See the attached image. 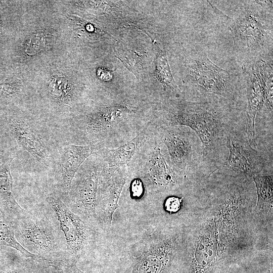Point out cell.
Returning <instances> with one entry per match:
<instances>
[{"label": "cell", "instance_id": "24", "mask_svg": "<svg viewBox=\"0 0 273 273\" xmlns=\"http://www.w3.org/2000/svg\"><path fill=\"white\" fill-rule=\"evenodd\" d=\"M183 197L172 196L167 198L164 202L165 210L170 214L177 212L181 207Z\"/></svg>", "mask_w": 273, "mask_h": 273}, {"label": "cell", "instance_id": "2", "mask_svg": "<svg viewBox=\"0 0 273 273\" xmlns=\"http://www.w3.org/2000/svg\"><path fill=\"white\" fill-rule=\"evenodd\" d=\"M239 185L229 188L215 211L198 232L185 264V273H217L237 232L240 209L246 196Z\"/></svg>", "mask_w": 273, "mask_h": 273}, {"label": "cell", "instance_id": "19", "mask_svg": "<svg viewBox=\"0 0 273 273\" xmlns=\"http://www.w3.org/2000/svg\"><path fill=\"white\" fill-rule=\"evenodd\" d=\"M156 77L161 85L164 96L179 98L181 92L172 77L165 53H159L156 64Z\"/></svg>", "mask_w": 273, "mask_h": 273}, {"label": "cell", "instance_id": "16", "mask_svg": "<svg viewBox=\"0 0 273 273\" xmlns=\"http://www.w3.org/2000/svg\"><path fill=\"white\" fill-rule=\"evenodd\" d=\"M97 146L67 144L59 150L60 173L59 185L65 196L69 192L74 176L84 162L100 150Z\"/></svg>", "mask_w": 273, "mask_h": 273}, {"label": "cell", "instance_id": "9", "mask_svg": "<svg viewBox=\"0 0 273 273\" xmlns=\"http://www.w3.org/2000/svg\"><path fill=\"white\" fill-rule=\"evenodd\" d=\"M46 201L63 235L69 258L78 260L92 247L96 227L73 212L56 192L47 194Z\"/></svg>", "mask_w": 273, "mask_h": 273}, {"label": "cell", "instance_id": "17", "mask_svg": "<svg viewBox=\"0 0 273 273\" xmlns=\"http://www.w3.org/2000/svg\"><path fill=\"white\" fill-rule=\"evenodd\" d=\"M160 127L152 120L134 138L113 149L103 148L96 154L100 156L108 167L121 166L127 164L133 156Z\"/></svg>", "mask_w": 273, "mask_h": 273}, {"label": "cell", "instance_id": "26", "mask_svg": "<svg viewBox=\"0 0 273 273\" xmlns=\"http://www.w3.org/2000/svg\"><path fill=\"white\" fill-rule=\"evenodd\" d=\"M98 76L100 78H102V80L105 81L109 80V78L111 77V75L110 73L107 70L103 69V71L102 69H100L98 72Z\"/></svg>", "mask_w": 273, "mask_h": 273}, {"label": "cell", "instance_id": "7", "mask_svg": "<svg viewBox=\"0 0 273 273\" xmlns=\"http://www.w3.org/2000/svg\"><path fill=\"white\" fill-rule=\"evenodd\" d=\"M247 81L246 131L251 145H256L255 118L262 110L272 114V61L262 56L242 68Z\"/></svg>", "mask_w": 273, "mask_h": 273}, {"label": "cell", "instance_id": "15", "mask_svg": "<svg viewBox=\"0 0 273 273\" xmlns=\"http://www.w3.org/2000/svg\"><path fill=\"white\" fill-rule=\"evenodd\" d=\"M9 128L18 145L41 164L49 166L51 156L42 136L34 126L25 120L18 118L11 119Z\"/></svg>", "mask_w": 273, "mask_h": 273}, {"label": "cell", "instance_id": "10", "mask_svg": "<svg viewBox=\"0 0 273 273\" xmlns=\"http://www.w3.org/2000/svg\"><path fill=\"white\" fill-rule=\"evenodd\" d=\"M186 70L188 81L199 91L225 100L234 99L236 88L231 74L207 57L193 55L187 61Z\"/></svg>", "mask_w": 273, "mask_h": 273}, {"label": "cell", "instance_id": "14", "mask_svg": "<svg viewBox=\"0 0 273 273\" xmlns=\"http://www.w3.org/2000/svg\"><path fill=\"white\" fill-rule=\"evenodd\" d=\"M224 145L229 151V156L222 167L246 177L257 175L262 169L263 159L251 145L247 136L244 137L234 129L227 135Z\"/></svg>", "mask_w": 273, "mask_h": 273}, {"label": "cell", "instance_id": "4", "mask_svg": "<svg viewBox=\"0 0 273 273\" xmlns=\"http://www.w3.org/2000/svg\"><path fill=\"white\" fill-rule=\"evenodd\" d=\"M216 16L231 31L236 48L259 57L272 48V8L261 6L256 1H243L235 15H226L212 5Z\"/></svg>", "mask_w": 273, "mask_h": 273}, {"label": "cell", "instance_id": "13", "mask_svg": "<svg viewBox=\"0 0 273 273\" xmlns=\"http://www.w3.org/2000/svg\"><path fill=\"white\" fill-rule=\"evenodd\" d=\"M162 141L169 154L171 165L183 177L202 155V146L198 144L196 134L185 131L178 126L160 127Z\"/></svg>", "mask_w": 273, "mask_h": 273}, {"label": "cell", "instance_id": "8", "mask_svg": "<svg viewBox=\"0 0 273 273\" xmlns=\"http://www.w3.org/2000/svg\"><path fill=\"white\" fill-rule=\"evenodd\" d=\"M105 165L97 154L90 156L76 172L64 201L73 212L95 227L98 226L95 208L99 180Z\"/></svg>", "mask_w": 273, "mask_h": 273}, {"label": "cell", "instance_id": "25", "mask_svg": "<svg viewBox=\"0 0 273 273\" xmlns=\"http://www.w3.org/2000/svg\"><path fill=\"white\" fill-rule=\"evenodd\" d=\"M31 270V269L30 270L27 268L22 267V268L1 271L0 273H35Z\"/></svg>", "mask_w": 273, "mask_h": 273}, {"label": "cell", "instance_id": "3", "mask_svg": "<svg viewBox=\"0 0 273 273\" xmlns=\"http://www.w3.org/2000/svg\"><path fill=\"white\" fill-rule=\"evenodd\" d=\"M153 120L159 127L181 125L190 128L201 142L203 159L214 155L234 130L226 113L210 102L172 100L159 113L154 114Z\"/></svg>", "mask_w": 273, "mask_h": 273}, {"label": "cell", "instance_id": "5", "mask_svg": "<svg viewBox=\"0 0 273 273\" xmlns=\"http://www.w3.org/2000/svg\"><path fill=\"white\" fill-rule=\"evenodd\" d=\"M162 139L160 128L127 164V173L139 177L150 198L174 190L183 177L172 168Z\"/></svg>", "mask_w": 273, "mask_h": 273}, {"label": "cell", "instance_id": "12", "mask_svg": "<svg viewBox=\"0 0 273 273\" xmlns=\"http://www.w3.org/2000/svg\"><path fill=\"white\" fill-rule=\"evenodd\" d=\"M177 235L158 236L155 233L144 239L141 254L135 258L130 273H167L178 245Z\"/></svg>", "mask_w": 273, "mask_h": 273}, {"label": "cell", "instance_id": "23", "mask_svg": "<svg viewBox=\"0 0 273 273\" xmlns=\"http://www.w3.org/2000/svg\"><path fill=\"white\" fill-rule=\"evenodd\" d=\"M77 261L68 259L59 262L57 265L60 266L62 273H90L79 269L76 264Z\"/></svg>", "mask_w": 273, "mask_h": 273}, {"label": "cell", "instance_id": "20", "mask_svg": "<svg viewBox=\"0 0 273 273\" xmlns=\"http://www.w3.org/2000/svg\"><path fill=\"white\" fill-rule=\"evenodd\" d=\"M1 246L11 247L26 258H40L27 251L19 243L12 226L3 218L0 219V246Z\"/></svg>", "mask_w": 273, "mask_h": 273}, {"label": "cell", "instance_id": "18", "mask_svg": "<svg viewBox=\"0 0 273 273\" xmlns=\"http://www.w3.org/2000/svg\"><path fill=\"white\" fill-rule=\"evenodd\" d=\"M13 159L0 163V212L3 219L11 226L26 212L14 195L10 170Z\"/></svg>", "mask_w": 273, "mask_h": 273}, {"label": "cell", "instance_id": "21", "mask_svg": "<svg viewBox=\"0 0 273 273\" xmlns=\"http://www.w3.org/2000/svg\"><path fill=\"white\" fill-rule=\"evenodd\" d=\"M258 195V202H271L272 200V175L253 176Z\"/></svg>", "mask_w": 273, "mask_h": 273}, {"label": "cell", "instance_id": "1", "mask_svg": "<svg viewBox=\"0 0 273 273\" xmlns=\"http://www.w3.org/2000/svg\"><path fill=\"white\" fill-rule=\"evenodd\" d=\"M108 102L79 115L70 123L73 144L113 149L138 135L154 118L146 105Z\"/></svg>", "mask_w": 273, "mask_h": 273}, {"label": "cell", "instance_id": "22", "mask_svg": "<svg viewBox=\"0 0 273 273\" xmlns=\"http://www.w3.org/2000/svg\"><path fill=\"white\" fill-rule=\"evenodd\" d=\"M46 38L42 33H35L31 35L26 44L25 52L28 55H34L42 51L45 47Z\"/></svg>", "mask_w": 273, "mask_h": 273}, {"label": "cell", "instance_id": "11", "mask_svg": "<svg viewBox=\"0 0 273 273\" xmlns=\"http://www.w3.org/2000/svg\"><path fill=\"white\" fill-rule=\"evenodd\" d=\"M127 178V165L108 167L106 163L99 180L95 212L98 226L104 230L112 225L115 211Z\"/></svg>", "mask_w": 273, "mask_h": 273}, {"label": "cell", "instance_id": "6", "mask_svg": "<svg viewBox=\"0 0 273 273\" xmlns=\"http://www.w3.org/2000/svg\"><path fill=\"white\" fill-rule=\"evenodd\" d=\"M19 243L50 263L70 259L59 226L41 211H28L12 225Z\"/></svg>", "mask_w": 273, "mask_h": 273}]
</instances>
